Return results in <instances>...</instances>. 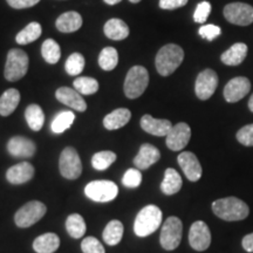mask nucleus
<instances>
[{"instance_id":"dca6fc26","label":"nucleus","mask_w":253,"mask_h":253,"mask_svg":"<svg viewBox=\"0 0 253 253\" xmlns=\"http://www.w3.org/2000/svg\"><path fill=\"white\" fill-rule=\"evenodd\" d=\"M55 97L59 102L66 106L71 107L72 109L78 110V112H84L87 109V103L81 96L77 89H72L68 87H61L56 90Z\"/></svg>"},{"instance_id":"5701e85b","label":"nucleus","mask_w":253,"mask_h":253,"mask_svg":"<svg viewBox=\"0 0 253 253\" xmlns=\"http://www.w3.org/2000/svg\"><path fill=\"white\" fill-rule=\"evenodd\" d=\"M131 113L126 108H119L114 112L109 113L106 118L103 119L104 128L108 130H116V129L122 128L126 123L130 121Z\"/></svg>"},{"instance_id":"c03bdc74","label":"nucleus","mask_w":253,"mask_h":253,"mask_svg":"<svg viewBox=\"0 0 253 253\" xmlns=\"http://www.w3.org/2000/svg\"><path fill=\"white\" fill-rule=\"evenodd\" d=\"M188 4V0H160V7L162 9H175Z\"/></svg>"},{"instance_id":"bb28decb","label":"nucleus","mask_w":253,"mask_h":253,"mask_svg":"<svg viewBox=\"0 0 253 253\" xmlns=\"http://www.w3.org/2000/svg\"><path fill=\"white\" fill-rule=\"evenodd\" d=\"M19 102H20V93L18 89L11 88V89L4 91L0 96V115H11L17 109Z\"/></svg>"},{"instance_id":"9b49d317","label":"nucleus","mask_w":253,"mask_h":253,"mask_svg":"<svg viewBox=\"0 0 253 253\" xmlns=\"http://www.w3.org/2000/svg\"><path fill=\"white\" fill-rule=\"evenodd\" d=\"M218 86V75L212 69H205L198 74L195 84V93L199 100H208L212 96Z\"/></svg>"},{"instance_id":"c85d7f7f","label":"nucleus","mask_w":253,"mask_h":253,"mask_svg":"<svg viewBox=\"0 0 253 253\" xmlns=\"http://www.w3.org/2000/svg\"><path fill=\"white\" fill-rule=\"evenodd\" d=\"M123 224L120 220H112L103 230V240L106 244L114 246L121 242L123 236Z\"/></svg>"},{"instance_id":"412c9836","label":"nucleus","mask_w":253,"mask_h":253,"mask_svg":"<svg viewBox=\"0 0 253 253\" xmlns=\"http://www.w3.org/2000/svg\"><path fill=\"white\" fill-rule=\"evenodd\" d=\"M82 23H84L82 17L78 12L69 11L61 14L56 19L55 26L62 33H72V32L80 30Z\"/></svg>"},{"instance_id":"49530a36","label":"nucleus","mask_w":253,"mask_h":253,"mask_svg":"<svg viewBox=\"0 0 253 253\" xmlns=\"http://www.w3.org/2000/svg\"><path fill=\"white\" fill-rule=\"evenodd\" d=\"M122 0H104V2H106V4H108V5H116V4H119V2H121Z\"/></svg>"},{"instance_id":"4c0bfd02","label":"nucleus","mask_w":253,"mask_h":253,"mask_svg":"<svg viewBox=\"0 0 253 253\" xmlns=\"http://www.w3.org/2000/svg\"><path fill=\"white\" fill-rule=\"evenodd\" d=\"M81 249L84 253H106L103 245L95 237H87L82 240Z\"/></svg>"},{"instance_id":"39448f33","label":"nucleus","mask_w":253,"mask_h":253,"mask_svg":"<svg viewBox=\"0 0 253 253\" xmlns=\"http://www.w3.org/2000/svg\"><path fill=\"white\" fill-rule=\"evenodd\" d=\"M28 55L24 50L13 48L8 52L4 75L6 80L14 82L23 79L28 71Z\"/></svg>"},{"instance_id":"cd10ccee","label":"nucleus","mask_w":253,"mask_h":253,"mask_svg":"<svg viewBox=\"0 0 253 253\" xmlns=\"http://www.w3.org/2000/svg\"><path fill=\"white\" fill-rule=\"evenodd\" d=\"M25 118L32 130L39 131L45 123V114L38 104H30L25 110Z\"/></svg>"},{"instance_id":"20e7f679","label":"nucleus","mask_w":253,"mask_h":253,"mask_svg":"<svg viewBox=\"0 0 253 253\" xmlns=\"http://www.w3.org/2000/svg\"><path fill=\"white\" fill-rule=\"evenodd\" d=\"M149 84V73L143 66H134L126 77L125 94L128 99H137Z\"/></svg>"},{"instance_id":"f8f14e48","label":"nucleus","mask_w":253,"mask_h":253,"mask_svg":"<svg viewBox=\"0 0 253 253\" xmlns=\"http://www.w3.org/2000/svg\"><path fill=\"white\" fill-rule=\"evenodd\" d=\"M189 243L196 251L202 252L209 249L211 244L210 229L204 221H195L189 231Z\"/></svg>"},{"instance_id":"de8ad7c7","label":"nucleus","mask_w":253,"mask_h":253,"mask_svg":"<svg viewBox=\"0 0 253 253\" xmlns=\"http://www.w3.org/2000/svg\"><path fill=\"white\" fill-rule=\"evenodd\" d=\"M249 109L253 113V94L251 95V97H250L249 100Z\"/></svg>"},{"instance_id":"4be33fe9","label":"nucleus","mask_w":253,"mask_h":253,"mask_svg":"<svg viewBox=\"0 0 253 253\" xmlns=\"http://www.w3.org/2000/svg\"><path fill=\"white\" fill-rule=\"evenodd\" d=\"M248 50V46L244 42H237L221 54L220 60L224 65L238 66L245 60Z\"/></svg>"},{"instance_id":"a211bd4d","label":"nucleus","mask_w":253,"mask_h":253,"mask_svg":"<svg viewBox=\"0 0 253 253\" xmlns=\"http://www.w3.org/2000/svg\"><path fill=\"white\" fill-rule=\"evenodd\" d=\"M161 158V153L153 144L144 143L141 145L137 156L134 158V164L140 170H147L158 162Z\"/></svg>"},{"instance_id":"6e6552de","label":"nucleus","mask_w":253,"mask_h":253,"mask_svg":"<svg viewBox=\"0 0 253 253\" xmlns=\"http://www.w3.org/2000/svg\"><path fill=\"white\" fill-rule=\"evenodd\" d=\"M60 173L67 179H77L82 173V163L78 151L72 147L62 150L59 160Z\"/></svg>"},{"instance_id":"a878e982","label":"nucleus","mask_w":253,"mask_h":253,"mask_svg":"<svg viewBox=\"0 0 253 253\" xmlns=\"http://www.w3.org/2000/svg\"><path fill=\"white\" fill-rule=\"evenodd\" d=\"M183 185V181L179 176V173L172 168H168L164 172V178L162 184H161V190L164 195L171 196L175 195L179 191Z\"/></svg>"},{"instance_id":"09e8293b","label":"nucleus","mask_w":253,"mask_h":253,"mask_svg":"<svg viewBox=\"0 0 253 253\" xmlns=\"http://www.w3.org/2000/svg\"><path fill=\"white\" fill-rule=\"evenodd\" d=\"M129 1L132 2V4H137V2H140L141 0H129Z\"/></svg>"},{"instance_id":"473e14b6","label":"nucleus","mask_w":253,"mask_h":253,"mask_svg":"<svg viewBox=\"0 0 253 253\" xmlns=\"http://www.w3.org/2000/svg\"><path fill=\"white\" fill-rule=\"evenodd\" d=\"M119 63V53L114 47H106L99 55V65L103 71H113Z\"/></svg>"},{"instance_id":"b1692460","label":"nucleus","mask_w":253,"mask_h":253,"mask_svg":"<svg viewBox=\"0 0 253 253\" xmlns=\"http://www.w3.org/2000/svg\"><path fill=\"white\" fill-rule=\"evenodd\" d=\"M103 32L107 38L112 40H123L129 36V27L121 19L114 18L106 23L103 27Z\"/></svg>"},{"instance_id":"9d476101","label":"nucleus","mask_w":253,"mask_h":253,"mask_svg":"<svg viewBox=\"0 0 253 253\" xmlns=\"http://www.w3.org/2000/svg\"><path fill=\"white\" fill-rule=\"evenodd\" d=\"M224 17L229 23L249 26L253 23V7L245 2H231L224 7Z\"/></svg>"},{"instance_id":"f3484780","label":"nucleus","mask_w":253,"mask_h":253,"mask_svg":"<svg viewBox=\"0 0 253 253\" xmlns=\"http://www.w3.org/2000/svg\"><path fill=\"white\" fill-rule=\"evenodd\" d=\"M8 153L14 157L28 158L36 153V144L30 138L24 136H14L7 143Z\"/></svg>"},{"instance_id":"aec40b11","label":"nucleus","mask_w":253,"mask_h":253,"mask_svg":"<svg viewBox=\"0 0 253 253\" xmlns=\"http://www.w3.org/2000/svg\"><path fill=\"white\" fill-rule=\"evenodd\" d=\"M172 126L169 120L154 119L151 115H144L141 119V128L154 136H167Z\"/></svg>"},{"instance_id":"2f4dec72","label":"nucleus","mask_w":253,"mask_h":253,"mask_svg":"<svg viewBox=\"0 0 253 253\" xmlns=\"http://www.w3.org/2000/svg\"><path fill=\"white\" fill-rule=\"evenodd\" d=\"M41 54L49 65H54L61 58V49L55 40L47 39L41 46Z\"/></svg>"},{"instance_id":"f704fd0d","label":"nucleus","mask_w":253,"mask_h":253,"mask_svg":"<svg viewBox=\"0 0 253 253\" xmlns=\"http://www.w3.org/2000/svg\"><path fill=\"white\" fill-rule=\"evenodd\" d=\"M116 161V154L113 151H100L91 157V166L94 169L103 171L108 169L112 164Z\"/></svg>"},{"instance_id":"7ed1b4c3","label":"nucleus","mask_w":253,"mask_h":253,"mask_svg":"<svg viewBox=\"0 0 253 253\" xmlns=\"http://www.w3.org/2000/svg\"><path fill=\"white\" fill-rule=\"evenodd\" d=\"M162 223V211L156 205H147L136 216L134 231L138 237H148L154 233Z\"/></svg>"},{"instance_id":"2eb2a0df","label":"nucleus","mask_w":253,"mask_h":253,"mask_svg":"<svg viewBox=\"0 0 253 253\" xmlns=\"http://www.w3.org/2000/svg\"><path fill=\"white\" fill-rule=\"evenodd\" d=\"M179 167L182 168L183 172L186 176V178L191 182H197L202 177V169L201 163H199L197 156L195 154L190 153V151H184L181 153L177 157Z\"/></svg>"},{"instance_id":"a19ab883","label":"nucleus","mask_w":253,"mask_h":253,"mask_svg":"<svg viewBox=\"0 0 253 253\" xmlns=\"http://www.w3.org/2000/svg\"><path fill=\"white\" fill-rule=\"evenodd\" d=\"M211 13V4L209 1L199 2L196 7L194 20L198 24H204L208 20L209 15Z\"/></svg>"},{"instance_id":"37998d69","label":"nucleus","mask_w":253,"mask_h":253,"mask_svg":"<svg viewBox=\"0 0 253 253\" xmlns=\"http://www.w3.org/2000/svg\"><path fill=\"white\" fill-rule=\"evenodd\" d=\"M7 4L11 6L12 8L15 9H23V8H30L32 6L37 5L40 0H6Z\"/></svg>"},{"instance_id":"c756f323","label":"nucleus","mask_w":253,"mask_h":253,"mask_svg":"<svg viewBox=\"0 0 253 253\" xmlns=\"http://www.w3.org/2000/svg\"><path fill=\"white\" fill-rule=\"evenodd\" d=\"M41 32H42V30H41L39 23H31L24 30L19 32L17 37H15V41L19 45H27V43H31L39 39Z\"/></svg>"},{"instance_id":"423d86ee","label":"nucleus","mask_w":253,"mask_h":253,"mask_svg":"<svg viewBox=\"0 0 253 253\" xmlns=\"http://www.w3.org/2000/svg\"><path fill=\"white\" fill-rule=\"evenodd\" d=\"M183 233V224L179 218L169 217L161 230L160 242L167 251H172L181 244Z\"/></svg>"},{"instance_id":"ddd939ff","label":"nucleus","mask_w":253,"mask_h":253,"mask_svg":"<svg viewBox=\"0 0 253 253\" xmlns=\"http://www.w3.org/2000/svg\"><path fill=\"white\" fill-rule=\"evenodd\" d=\"M251 90V82L248 78L237 77L231 79L224 88V99L226 102L235 103L242 99H244Z\"/></svg>"},{"instance_id":"0eeeda50","label":"nucleus","mask_w":253,"mask_h":253,"mask_svg":"<svg viewBox=\"0 0 253 253\" xmlns=\"http://www.w3.org/2000/svg\"><path fill=\"white\" fill-rule=\"evenodd\" d=\"M46 211V205L41 202H28L15 212L14 221L19 227H30L45 216Z\"/></svg>"},{"instance_id":"6ab92c4d","label":"nucleus","mask_w":253,"mask_h":253,"mask_svg":"<svg viewBox=\"0 0 253 253\" xmlns=\"http://www.w3.org/2000/svg\"><path fill=\"white\" fill-rule=\"evenodd\" d=\"M34 176V168L31 163L21 162L11 167L6 172V178L12 184H24Z\"/></svg>"},{"instance_id":"c9c22d12","label":"nucleus","mask_w":253,"mask_h":253,"mask_svg":"<svg viewBox=\"0 0 253 253\" xmlns=\"http://www.w3.org/2000/svg\"><path fill=\"white\" fill-rule=\"evenodd\" d=\"M74 88L82 95H91L99 90V82L93 78L80 77L75 79Z\"/></svg>"},{"instance_id":"e433bc0d","label":"nucleus","mask_w":253,"mask_h":253,"mask_svg":"<svg viewBox=\"0 0 253 253\" xmlns=\"http://www.w3.org/2000/svg\"><path fill=\"white\" fill-rule=\"evenodd\" d=\"M84 68V55L80 53H73L72 55H69L65 65V69L69 75H78L81 74L82 71Z\"/></svg>"},{"instance_id":"1a4fd4ad","label":"nucleus","mask_w":253,"mask_h":253,"mask_svg":"<svg viewBox=\"0 0 253 253\" xmlns=\"http://www.w3.org/2000/svg\"><path fill=\"white\" fill-rule=\"evenodd\" d=\"M84 194L91 201L106 203L116 198L119 194V188L115 183L110 181H94L86 185Z\"/></svg>"},{"instance_id":"f03ea898","label":"nucleus","mask_w":253,"mask_h":253,"mask_svg":"<svg viewBox=\"0 0 253 253\" xmlns=\"http://www.w3.org/2000/svg\"><path fill=\"white\" fill-rule=\"evenodd\" d=\"M183 60H184V50L182 49V47L175 43H168L158 50L155 65L158 74L162 77H169L181 66Z\"/></svg>"},{"instance_id":"79ce46f5","label":"nucleus","mask_w":253,"mask_h":253,"mask_svg":"<svg viewBox=\"0 0 253 253\" xmlns=\"http://www.w3.org/2000/svg\"><path fill=\"white\" fill-rule=\"evenodd\" d=\"M199 36L202 38H204V39H207L209 41H212L216 39L217 37L220 36L221 33V30L219 26H216V25H204V26H202L199 28L198 31Z\"/></svg>"},{"instance_id":"393cba45","label":"nucleus","mask_w":253,"mask_h":253,"mask_svg":"<svg viewBox=\"0 0 253 253\" xmlns=\"http://www.w3.org/2000/svg\"><path fill=\"white\" fill-rule=\"evenodd\" d=\"M60 238L55 233H43L33 242V249L37 253H53L59 249Z\"/></svg>"},{"instance_id":"a18cd8bd","label":"nucleus","mask_w":253,"mask_h":253,"mask_svg":"<svg viewBox=\"0 0 253 253\" xmlns=\"http://www.w3.org/2000/svg\"><path fill=\"white\" fill-rule=\"evenodd\" d=\"M243 249L248 252H253V233L246 235L242 242Z\"/></svg>"},{"instance_id":"72a5a7b5","label":"nucleus","mask_w":253,"mask_h":253,"mask_svg":"<svg viewBox=\"0 0 253 253\" xmlns=\"http://www.w3.org/2000/svg\"><path fill=\"white\" fill-rule=\"evenodd\" d=\"M75 120V115L72 112H67V110H63V112L59 113L55 116L54 120L52 121L50 128H52L53 132L55 134H61V132L66 131L73 125Z\"/></svg>"},{"instance_id":"7c9ffc66","label":"nucleus","mask_w":253,"mask_h":253,"mask_svg":"<svg viewBox=\"0 0 253 253\" xmlns=\"http://www.w3.org/2000/svg\"><path fill=\"white\" fill-rule=\"evenodd\" d=\"M66 229H67L69 236L78 239L81 238V237L86 233L87 227L86 223H84V219L80 216V214L73 213L71 216H68L67 220H66Z\"/></svg>"},{"instance_id":"58836bf2","label":"nucleus","mask_w":253,"mask_h":253,"mask_svg":"<svg viewBox=\"0 0 253 253\" xmlns=\"http://www.w3.org/2000/svg\"><path fill=\"white\" fill-rule=\"evenodd\" d=\"M142 182V173L138 169H129L122 178L123 185L126 188H137Z\"/></svg>"},{"instance_id":"ea45409f","label":"nucleus","mask_w":253,"mask_h":253,"mask_svg":"<svg viewBox=\"0 0 253 253\" xmlns=\"http://www.w3.org/2000/svg\"><path fill=\"white\" fill-rule=\"evenodd\" d=\"M236 137L240 144L246 145V147H253V123L239 129Z\"/></svg>"},{"instance_id":"f257e3e1","label":"nucleus","mask_w":253,"mask_h":253,"mask_svg":"<svg viewBox=\"0 0 253 253\" xmlns=\"http://www.w3.org/2000/svg\"><path fill=\"white\" fill-rule=\"evenodd\" d=\"M212 211L217 217L226 221L243 220L250 213L248 204L237 197H226L213 202Z\"/></svg>"},{"instance_id":"4468645a","label":"nucleus","mask_w":253,"mask_h":253,"mask_svg":"<svg viewBox=\"0 0 253 253\" xmlns=\"http://www.w3.org/2000/svg\"><path fill=\"white\" fill-rule=\"evenodd\" d=\"M167 147L172 151L184 149L191 137V129L184 122L177 123L167 136Z\"/></svg>"}]
</instances>
